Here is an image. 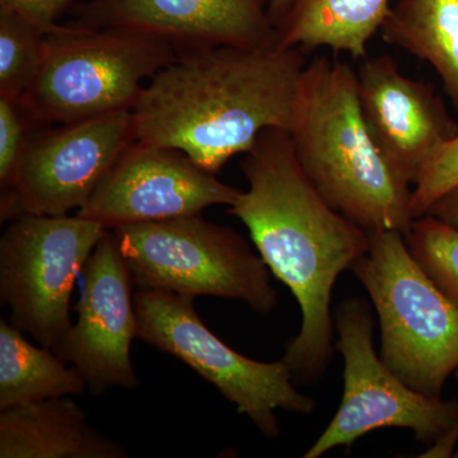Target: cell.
<instances>
[{
	"label": "cell",
	"instance_id": "11",
	"mask_svg": "<svg viewBox=\"0 0 458 458\" xmlns=\"http://www.w3.org/2000/svg\"><path fill=\"white\" fill-rule=\"evenodd\" d=\"M229 186L171 148L135 141L123 150L77 216L114 229L200 216L212 205L236 203Z\"/></svg>",
	"mask_w": 458,
	"mask_h": 458
},
{
	"label": "cell",
	"instance_id": "27",
	"mask_svg": "<svg viewBox=\"0 0 458 458\" xmlns=\"http://www.w3.org/2000/svg\"><path fill=\"white\" fill-rule=\"evenodd\" d=\"M456 377L458 378V369L456 370ZM454 457L458 458V448H457L456 454H454Z\"/></svg>",
	"mask_w": 458,
	"mask_h": 458
},
{
	"label": "cell",
	"instance_id": "25",
	"mask_svg": "<svg viewBox=\"0 0 458 458\" xmlns=\"http://www.w3.org/2000/svg\"><path fill=\"white\" fill-rule=\"evenodd\" d=\"M458 445V427L451 430L450 433L443 436L434 445H429V448L420 457H434V458H448L454 456L456 454V447Z\"/></svg>",
	"mask_w": 458,
	"mask_h": 458
},
{
	"label": "cell",
	"instance_id": "13",
	"mask_svg": "<svg viewBox=\"0 0 458 458\" xmlns=\"http://www.w3.org/2000/svg\"><path fill=\"white\" fill-rule=\"evenodd\" d=\"M357 81L370 137L394 174L417 185L434 156L456 137L458 123L433 87L401 73L394 57L366 60Z\"/></svg>",
	"mask_w": 458,
	"mask_h": 458
},
{
	"label": "cell",
	"instance_id": "22",
	"mask_svg": "<svg viewBox=\"0 0 458 458\" xmlns=\"http://www.w3.org/2000/svg\"><path fill=\"white\" fill-rule=\"evenodd\" d=\"M30 119L20 99L0 96V186L3 190L11 185L18 165L25 152Z\"/></svg>",
	"mask_w": 458,
	"mask_h": 458
},
{
	"label": "cell",
	"instance_id": "12",
	"mask_svg": "<svg viewBox=\"0 0 458 458\" xmlns=\"http://www.w3.org/2000/svg\"><path fill=\"white\" fill-rule=\"evenodd\" d=\"M132 285L131 271L114 232L107 229L83 269L77 324L53 348L78 370L96 396L111 388L134 390L140 385L131 355L137 337Z\"/></svg>",
	"mask_w": 458,
	"mask_h": 458
},
{
	"label": "cell",
	"instance_id": "20",
	"mask_svg": "<svg viewBox=\"0 0 458 458\" xmlns=\"http://www.w3.org/2000/svg\"><path fill=\"white\" fill-rule=\"evenodd\" d=\"M405 241L428 276L458 304V228L427 214L412 222Z\"/></svg>",
	"mask_w": 458,
	"mask_h": 458
},
{
	"label": "cell",
	"instance_id": "18",
	"mask_svg": "<svg viewBox=\"0 0 458 458\" xmlns=\"http://www.w3.org/2000/svg\"><path fill=\"white\" fill-rule=\"evenodd\" d=\"M23 334L11 322L0 321V410L89 390L77 369Z\"/></svg>",
	"mask_w": 458,
	"mask_h": 458
},
{
	"label": "cell",
	"instance_id": "16",
	"mask_svg": "<svg viewBox=\"0 0 458 458\" xmlns=\"http://www.w3.org/2000/svg\"><path fill=\"white\" fill-rule=\"evenodd\" d=\"M391 9V0H293L276 27L278 41L300 49L328 47L360 59Z\"/></svg>",
	"mask_w": 458,
	"mask_h": 458
},
{
	"label": "cell",
	"instance_id": "23",
	"mask_svg": "<svg viewBox=\"0 0 458 458\" xmlns=\"http://www.w3.org/2000/svg\"><path fill=\"white\" fill-rule=\"evenodd\" d=\"M74 0H0V8L9 9L49 33L59 27L57 20Z\"/></svg>",
	"mask_w": 458,
	"mask_h": 458
},
{
	"label": "cell",
	"instance_id": "24",
	"mask_svg": "<svg viewBox=\"0 0 458 458\" xmlns=\"http://www.w3.org/2000/svg\"><path fill=\"white\" fill-rule=\"evenodd\" d=\"M433 216L458 228V186L443 195L428 209L426 216Z\"/></svg>",
	"mask_w": 458,
	"mask_h": 458
},
{
	"label": "cell",
	"instance_id": "2",
	"mask_svg": "<svg viewBox=\"0 0 458 458\" xmlns=\"http://www.w3.org/2000/svg\"><path fill=\"white\" fill-rule=\"evenodd\" d=\"M306 65L302 49L280 42L181 53L131 108L135 140L216 174L267 129L289 131Z\"/></svg>",
	"mask_w": 458,
	"mask_h": 458
},
{
	"label": "cell",
	"instance_id": "17",
	"mask_svg": "<svg viewBox=\"0 0 458 458\" xmlns=\"http://www.w3.org/2000/svg\"><path fill=\"white\" fill-rule=\"evenodd\" d=\"M379 32L432 65L458 113V0H399Z\"/></svg>",
	"mask_w": 458,
	"mask_h": 458
},
{
	"label": "cell",
	"instance_id": "1",
	"mask_svg": "<svg viewBox=\"0 0 458 458\" xmlns=\"http://www.w3.org/2000/svg\"><path fill=\"white\" fill-rule=\"evenodd\" d=\"M249 189L229 213L300 304L302 325L283 360L300 385L316 384L334 355L331 295L340 274L369 251V232L336 212L315 188L284 129L261 132L242 161Z\"/></svg>",
	"mask_w": 458,
	"mask_h": 458
},
{
	"label": "cell",
	"instance_id": "4",
	"mask_svg": "<svg viewBox=\"0 0 458 458\" xmlns=\"http://www.w3.org/2000/svg\"><path fill=\"white\" fill-rule=\"evenodd\" d=\"M351 270L375 306L386 366L412 390L442 397L458 369V304L415 260L400 232H369V251Z\"/></svg>",
	"mask_w": 458,
	"mask_h": 458
},
{
	"label": "cell",
	"instance_id": "8",
	"mask_svg": "<svg viewBox=\"0 0 458 458\" xmlns=\"http://www.w3.org/2000/svg\"><path fill=\"white\" fill-rule=\"evenodd\" d=\"M336 348L344 360V390L335 417L303 458H318L381 428H405L434 445L458 427V401L412 390L388 369L373 346L369 303L345 298L335 307Z\"/></svg>",
	"mask_w": 458,
	"mask_h": 458
},
{
	"label": "cell",
	"instance_id": "10",
	"mask_svg": "<svg viewBox=\"0 0 458 458\" xmlns=\"http://www.w3.org/2000/svg\"><path fill=\"white\" fill-rule=\"evenodd\" d=\"M135 141L131 110L62 123L31 135L11 185L2 191L0 219L13 221L25 214L66 216L80 210Z\"/></svg>",
	"mask_w": 458,
	"mask_h": 458
},
{
	"label": "cell",
	"instance_id": "3",
	"mask_svg": "<svg viewBox=\"0 0 458 458\" xmlns=\"http://www.w3.org/2000/svg\"><path fill=\"white\" fill-rule=\"evenodd\" d=\"M288 132L301 167L336 212L367 232L409 233L412 190L370 137L351 65L328 56L306 65Z\"/></svg>",
	"mask_w": 458,
	"mask_h": 458
},
{
	"label": "cell",
	"instance_id": "6",
	"mask_svg": "<svg viewBox=\"0 0 458 458\" xmlns=\"http://www.w3.org/2000/svg\"><path fill=\"white\" fill-rule=\"evenodd\" d=\"M111 231L140 289L242 301L265 315L278 304L269 267L233 229L192 216Z\"/></svg>",
	"mask_w": 458,
	"mask_h": 458
},
{
	"label": "cell",
	"instance_id": "26",
	"mask_svg": "<svg viewBox=\"0 0 458 458\" xmlns=\"http://www.w3.org/2000/svg\"><path fill=\"white\" fill-rule=\"evenodd\" d=\"M293 0H271L270 2V16L274 25L278 27L280 21L284 18L286 12L291 7ZM278 31V30H276Z\"/></svg>",
	"mask_w": 458,
	"mask_h": 458
},
{
	"label": "cell",
	"instance_id": "5",
	"mask_svg": "<svg viewBox=\"0 0 458 458\" xmlns=\"http://www.w3.org/2000/svg\"><path fill=\"white\" fill-rule=\"evenodd\" d=\"M179 53L155 36L60 25L47 33L44 62L20 98L35 123H69L131 110L141 90Z\"/></svg>",
	"mask_w": 458,
	"mask_h": 458
},
{
	"label": "cell",
	"instance_id": "9",
	"mask_svg": "<svg viewBox=\"0 0 458 458\" xmlns=\"http://www.w3.org/2000/svg\"><path fill=\"white\" fill-rule=\"evenodd\" d=\"M106 231L80 216L13 219L0 238V301L11 324L53 349L72 327L75 279Z\"/></svg>",
	"mask_w": 458,
	"mask_h": 458
},
{
	"label": "cell",
	"instance_id": "19",
	"mask_svg": "<svg viewBox=\"0 0 458 458\" xmlns=\"http://www.w3.org/2000/svg\"><path fill=\"white\" fill-rule=\"evenodd\" d=\"M47 33L26 18L0 8V96L20 99L35 82Z\"/></svg>",
	"mask_w": 458,
	"mask_h": 458
},
{
	"label": "cell",
	"instance_id": "21",
	"mask_svg": "<svg viewBox=\"0 0 458 458\" xmlns=\"http://www.w3.org/2000/svg\"><path fill=\"white\" fill-rule=\"evenodd\" d=\"M458 186V134L447 141L428 165L412 190L411 212L414 219L426 216L439 198Z\"/></svg>",
	"mask_w": 458,
	"mask_h": 458
},
{
	"label": "cell",
	"instance_id": "14",
	"mask_svg": "<svg viewBox=\"0 0 458 458\" xmlns=\"http://www.w3.org/2000/svg\"><path fill=\"white\" fill-rule=\"evenodd\" d=\"M271 0H92L77 23L155 36L177 53L278 41Z\"/></svg>",
	"mask_w": 458,
	"mask_h": 458
},
{
	"label": "cell",
	"instance_id": "7",
	"mask_svg": "<svg viewBox=\"0 0 458 458\" xmlns=\"http://www.w3.org/2000/svg\"><path fill=\"white\" fill-rule=\"evenodd\" d=\"M195 298L140 289L134 295L137 337L185 363L236 405L267 438H278L276 410L310 415L316 403L294 387L284 360L264 363L243 357L205 327Z\"/></svg>",
	"mask_w": 458,
	"mask_h": 458
},
{
	"label": "cell",
	"instance_id": "15",
	"mask_svg": "<svg viewBox=\"0 0 458 458\" xmlns=\"http://www.w3.org/2000/svg\"><path fill=\"white\" fill-rule=\"evenodd\" d=\"M71 397L0 410V458H125Z\"/></svg>",
	"mask_w": 458,
	"mask_h": 458
}]
</instances>
